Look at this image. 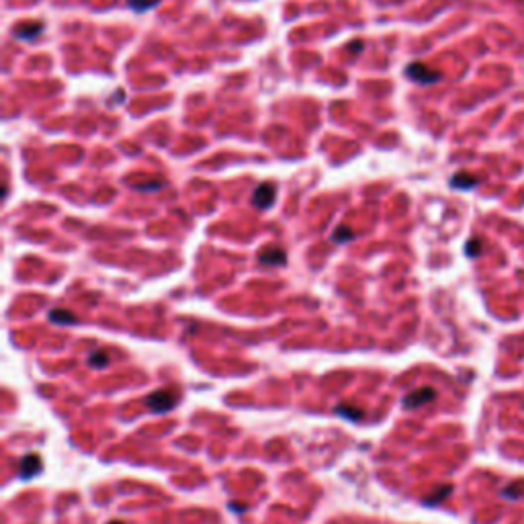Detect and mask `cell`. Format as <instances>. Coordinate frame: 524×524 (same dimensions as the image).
Instances as JSON below:
<instances>
[{
  "label": "cell",
  "mask_w": 524,
  "mask_h": 524,
  "mask_svg": "<svg viewBox=\"0 0 524 524\" xmlns=\"http://www.w3.org/2000/svg\"><path fill=\"white\" fill-rule=\"evenodd\" d=\"M43 469V463H41V457L39 454H25V457L21 459V465H19V477L21 479H31V477H35L39 475Z\"/></svg>",
  "instance_id": "cell-6"
},
{
  "label": "cell",
  "mask_w": 524,
  "mask_h": 524,
  "mask_svg": "<svg viewBox=\"0 0 524 524\" xmlns=\"http://www.w3.org/2000/svg\"><path fill=\"white\" fill-rule=\"evenodd\" d=\"M479 248H481V244H479L477 240H471V242L465 246V252H467V254H469L471 258H475V256L479 254Z\"/></svg>",
  "instance_id": "cell-17"
},
{
  "label": "cell",
  "mask_w": 524,
  "mask_h": 524,
  "mask_svg": "<svg viewBox=\"0 0 524 524\" xmlns=\"http://www.w3.org/2000/svg\"><path fill=\"white\" fill-rule=\"evenodd\" d=\"M162 2V0H127V4L135 10V12H146L150 8H154Z\"/></svg>",
  "instance_id": "cell-14"
},
{
  "label": "cell",
  "mask_w": 524,
  "mask_h": 524,
  "mask_svg": "<svg viewBox=\"0 0 524 524\" xmlns=\"http://www.w3.org/2000/svg\"><path fill=\"white\" fill-rule=\"evenodd\" d=\"M109 363H111V357H109V352H105V350H94V352L88 354V365L92 369H105Z\"/></svg>",
  "instance_id": "cell-11"
},
{
  "label": "cell",
  "mask_w": 524,
  "mask_h": 524,
  "mask_svg": "<svg viewBox=\"0 0 524 524\" xmlns=\"http://www.w3.org/2000/svg\"><path fill=\"white\" fill-rule=\"evenodd\" d=\"M354 238V231L350 225H340V227H336L334 233H332V242L334 244H344V242H350Z\"/></svg>",
  "instance_id": "cell-12"
},
{
  "label": "cell",
  "mask_w": 524,
  "mask_h": 524,
  "mask_svg": "<svg viewBox=\"0 0 524 524\" xmlns=\"http://www.w3.org/2000/svg\"><path fill=\"white\" fill-rule=\"evenodd\" d=\"M49 319H52L54 324H60V326H74L78 324V317L68 311V309H52L49 311Z\"/></svg>",
  "instance_id": "cell-8"
},
{
  "label": "cell",
  "mask_w": 524,
  "mask_h": 524,
  "mask_svg": "<svg viewBox=\"0 0 524 524\" xmlns=\"http://www.w3.org/2000/svg\"><path fill=\"white\" fill-rule=\"evenodd\" d=\"M258 262L264 266H285L287 264V252L281 246H266L258 252Z\"/></svg>",
  "instance_id": "cell-5"
},
{
  "label": "cell",
  "mask_w": 524,
  "mask_h": 524,
  "mask_svg": "<svg viewBox=\"0 0 524 524\" xmlns=\"http://www.w3.org/2000/svg\"><path fill=\"white\" fill-rule=\"evenodd\" d=\"M479 180L475 178V176H469L467 172H457L454 174L452 178H450V184L454 189H461V191H465V189H473L477 184Z\"/></svg>",
  "instance_id": "cell-9"
},
{
  "label": "cell",
  "mask_w": 524,
  "mask_h": 524,
  "mask_svg": "<svg viewBox=\"0 0 524 524\" xmlns=\"http://www.w3.org/2000/svg\"><path fill=\"white\" fill-rule=\"evenodd\" d=\"M178 403V393L174 389H158L151 395H148L146 405L154 412V414H166L176 408Z\"/></svg>",
  "instance_id": "cell-1"
},
{
  "label": "cell",
  "mask_w": 524,
  "mask_h": 524,
  "mask_svg": "<svg viewBox=\"0 0 524 524\" xmlns=\"http://www.w3.org/2000/svg\"><path fill=\"white\" fill-rule=\"evenodd\" d=\"M363 47H365V45H363L361 41H354V43H350V45L346 47V52H363Z\"/></svg>",
  "instance_id": "cell-18"
},
{
  "label": "cell",
  "mask_w": 524,
  "mask_h": 524,
  "mask_svg": "<svg viewBox=\"0 0 524 524\" xmlns=\"http://www.w3.org/2000/svg\"><path fill=\"white\" fill-rule=\"evenodd\" d=\"M107 524H125V522H121V520H111V522H107Z\"/></svg>",
  "instance_id": "cell-20"
},
{
  "label": "cell",
  "mask_w": 524,
  "mask_h": 524,
  "mask_svg": "<svg viewBox=\"0 0 524 524\" xmlns=\"http://www.w3.org/2000/svg\"><path fill=\"white\" fill-rule=\"evenodd\" d=\"M162 180H154V182H142V184H135V191H142V193H146V191H160L162 189Z\"/></svg>",
  "instance_id": "cell-16"
},
{
  "label": "cell",
  "mask_w": 524,
  "mask_h": 524,
  "mask_svg": "<svg viewBox=\"0 0 524 524\" xmlns=\"http://www.w3.org/2000/svg\"><path fill=\"white\" fill-rule=\"evenodd\" d=\"M405 76L414 82H418V84H436L443 78V74L438 70H432V68H428L424 64H410L405 68Z\"/></svg>",
  "instance_id": "cell-2"
},
{
  "label": "cell",
  "mask_w": 524,
  "mask_h": 524,
  "mask_svg": "<svg viewBox=\"0 0 524 524\" xmlns=\"http://www.w3.org/2000/svg\"><path fill=\"white\" fill-rule=\"evenodd\" d=\"M277 199V189L273 182H262L256 187L254 195H252V205L258 209H270Z\"/></svg>",
  "instance_id": "cell-3"
},
{
  "label": "cell",
  "mask_w": 524,
  "mask_h": 524,
  "mask_svg": "<svg viewBox=\"0 0 524 524\" xmlns=\"http://www.w3.org/2000/svg\"><path fill=\"white\" fill-rule=\"evenodd\" d=\"M452 492V485L450 483H447V485H441V487H436V492H434V496H430V498H426L424 500V504L426 506H436V504H441L449 494Z\"/></svg>",
  "instance_id": "cell-13"
},
{
  "label": "cell",
  "mask_w": 524,
  "mask_h": 524,
  "mask_svg": "<svg viewBox=\"0 0 524 524\" xmlns=\"http://www.w3.org/2000/svg\"><path fill=\"white\" fill-rule=\"evenodd\" d=\"M522 487H524V483L520 481V483H510V485H506L504 489H502V496L504 498H508V500H516V498H520L522 496Z\"/></svg>",
  "instance_id": "cell-15"
},
{
  "label": "cell",
  "mask_w": 524,
  "mask_h": 524,
  "mask_svg": "<svg viewBox=\"0 0 524 524\" xmlns=\"http://www.w3.org/2000/svg\"><path fill=\"white\" fill-rule=\"evenodd\" d=\"M43 31H45V25L41 21L23 23V25H19V27L12 31V37L14 39H21V41H33V39H37Z\"/></svg>",
  "instance_id": "cell-7"
},
{
  "label": "cell",
  "mask_w": 524,
  "mask_h": 524,
  "mask_svg": "<svg viewBox=\"0 0 524 524\" xmlns=\"http://www.w3.org/2000/svg\"><path fill=\"white\" fill-rule=\"evenodd\" d=\"M434 399H436V389H432V387H420V389H414L412 393H408L403 397V408L416 410V408H422V405H426Z\"/></svg>",
  "instance_id": "cell-4"
},
{
  "label": "cell",
  "mask_w": 524,
  "mask_h": 524,
  "mask_svg": "<svg viewBox=\"0 0 524 524\" xmlns=\"http://www.w3.org/2000/svg\"><path fill=\"white\" fill-rule=\"evenodd\" d=\"M229 506H231V508H233L235 512H242V510H244V508H242V504H238V502H233V504H229Z\"/></svg>",
  "instance_id": "cell-19"
},
{
  "label": "cell",
  "mask_w": 524,
  "mask_h": 524,
  "mask_svg": "<svg viewBox=\"0 0 524 524\" xmlns=\"http://www.w3.org/2000/svg\"><path fill=\"white\" fill-rule=\"evenodd\" d=\"M336 414L344 416L348 420H361L365 416V412L361 408H357V405H352V403H338L336 405Z\"/></svg>",
  "instance_id": "cell-10"
}]
</instances>
